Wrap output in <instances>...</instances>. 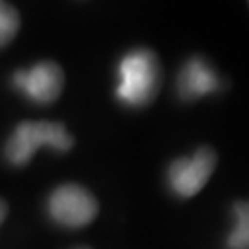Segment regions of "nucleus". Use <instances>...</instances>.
Returning <instances> with one entry per match:
<instances>
[{"label": "nucleus", "instance_id": "39448f33", "mask_svg": "<svg viewBox=\"0 0 249 249\" xmlns=\"http://www.w3.org/2000/svg\"><path fill=\"white\" fill-rule=\"evenodd\" d=\"M13 87L28 100L46 106L61 96L65 87V72L53 61H39L30 69H18L11 78Z\"/></svg>", "mask_w": 249, "mask_h": 249}, {"label": "nucleus", "instance_id": "423d86ee", "mask_svg": "<svg viewBox=\"0 0 249 249\" xmlns=\"http://www.w3.org/2000/svg\"><path fill=\"white\" fill-rule=\"evenodd\" d=\"M222 87V80L218 72L203 55H192L183 63L176 80L178 96L185 102H194L214 94Z\"/></svg>", "mask_w": 249, "mask_h": 249}, {"label": "nucleus", "instance_id": "0eeeda50", "mask_svg": "<svg viewBox=\"0 0 249 249\" xmlns=\"http://www.w3.org/2000/svg\"><path fill=\"white\" fill-rule=\"evenodd\" d=\"M20 30V15L9 2L0 0V48L8 46Z\"/></svg>", "mask_w": 249, "mask_h": 249}, {"label": "nucleus", "instance_id": "9d476101", "mask_svg": "<svg viewBox=\"0 0 249 249\" xmlns=\"http://www.w3.org/2000/svg\"><path fill=\"white\" fill-rule=\"evenodd\" d=\"M78 249H89V248H78Z\"/></svg>", "mask_w": 249, "mask_h": 249}, {"label": "nucleus", "instance_id": "6e6552de", "mask_svg": "<svg viewBox=\"0 0 249 249\" xmlns=\"http://www.w3.org/2000/svg\"><path fill=\"white\" fill-rule=\"evenodd\" d=\"M234 218H236V223L227 238V244L231 249H248V205L244 201H238L234 205Z\"/></svg>", "mask_w": 249, "mask_h": 249}, {"label": "nucleus", "instance_id": "7ed1b4c3", "mask_svg": "<svg viewBox=\"0 0 249 249\" xmlns=\"http://www.w3.org/2000/svg\"><path fill=\"white\" fill-rule=\"evenodd\" d=\"M218 162V155L211 146L197 148L190 157H179L168 168L170 188L179 197H192L207 185Z\"/></svg>", "mask_w": 249, "mask_h": 249}, {"label": "nucleus", "instance_id": "1a4fd4ad", "mask_svg": "<svg viewBox=\"0 0 249 249\" xmlns=\"http://www.w3.org/2000/svg\"><path fill=\"white\" fill-rule=\"evenodd\" d=\"M6 214H8V205H6V201H2V199H0V223L4 222Z\"/></svg>", "mask_w": 249, "mask_h": 249}, {"label": "nucleus", "instance_id": "f03ea898", "mask_svg": "<svg viewBox=\"0 0 249 249\" xmlns=\"http://www.w3.org/2000/svg\"><path fill=\"white\" fill-rule=\"evenodd\" d=\"M43 146L65 153L74 146V139L61 122H20L9 137L4 153L13 166H24Z\"/></svg>", "mask_w": 249, "mask_h": 249}, {"label": "nucleus", "instance_id": "20e7f679", "mask_svg": "<svg viewBox=\"0 0 249 249\" xmlns=\"http://www.w3.org/2000/svg\"><path fill=\"white\" fill-rule=\"evenodd\" d=\"M48 214L65 227H83L98 214V201L85 187L61 185L48 197Z\"/></svg>", "mask_w": 249, "mask_h": 249}, {"label": "nucleus", "instance_id": "f257e3e1", "mask_svg": "<svg viewBox=\"0 0 249 249\" xmlns=\"http://www.w3.org/2000/svg\"><path fill=\"white\" fill-rule=\"evenodd\" d=\"M116 100L125 107L139 109L157 98L162 85V69L151 48H133L125 52L116 65Z\"/></svg>", "mask_w": 249, "mask_h": 249}]
</instances>
